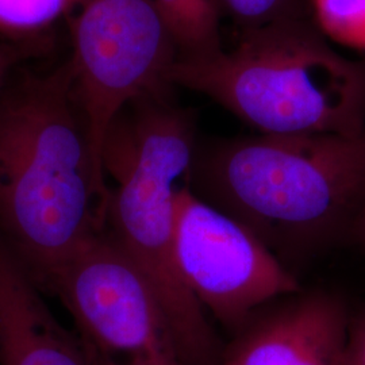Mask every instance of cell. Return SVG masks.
I'll return each mask as SVG.
<instances>
[{
    "mask_svg": "<svg viewBox=\"0 0 365 365\" xmlns=\"http://www.w3.org/2000/svg\"><path fill=\"white\" fill-rule=\"evenodd\" d=\"M107 182L69 61L0 96V240L42 291L105 229Z\"/></svg>",
    "mask_w": 365,
    "mask_h": 365,
    "instance_id": "1",
    "label": "cell"
},
{
    "mask_svg": "<svg viewBox=\"0 0 365 365\" xmlns=\"http://www.w3.org/2000/svg\"><path fill=\"white\" fill-rule=\"evenodd\" d=\"M187 182L242 222L294 272L351 244L365 207V129L197 141Z\"/></svg>",
    "mask_w": 365,
    "mask_h": 365,
    "instance_id": "2",
    "label": "cell"
},
{
    "mask_svg": "<svg viewBox=\"0 0 365 365\" xmlns=\"http://www.w3.org/2000/svg\"><path fill=\"white\" fill-rule=\"evenodd\" d=\"M172 95L145 96L106 134L105 232L144 276L176 339L184 365H218L222 352L205 309L182 280L175 248V197L195 157L196 120Z\"/></svg>",
    "mask_w": 365,
    "mask_h": 365,
    "instance_id": "3",
    "label": "cell"
},
{
    "mask_svg": "<svg viewBox=\"0 0 365 365\" xmlns=\"http://www.w3.org/2000/svg\"><path fill=\"white\" fill-rule=\"evenodd\" d=\"M170 81L209 96L261 134L365 129V57L337 52L313 16L242 31L230 52L178 58Z\"/></svg>",
    "mask_w": 365,
    "mask_h": 365,
    "instance_id": "4",
    "label": "cell"
},
{
    "mask_svg": "<svg viewBox=\"0 0 365 365\" xmlns=\"http://www.w3.org/2000/svg\"><path fill=\"white\" fill-rule=\"evenodd\" d=\"M68 24L75 93L103 173L101 152L113 120L141 98L172 95L179 52L153 0H84Z\"/></svg>",
    "mask_w": 365,
    "mask_h": 365,
    "instance_id": "5",
    "label": "cell"
},
{
    "mask_svg": "<svg viewBox=\"0 0 365 365\" xmlns=\"http://www.w3.org/2000/svg\"><path fill=\"white\" fill-rule=\"evenodd\" d=\"M88 365H184L168 318L144 276L105 229L53 277Z\"/></svg>",
    "mask_w": 365,
    "mask_h": 365,
    "instance_id": "6",
    "label": "cell"
},
{
    "mask_svg": "<svg viewBox=\"0 0 365 365\" xmlns=\"http://www.w3.org/2000/svg\"><path fill=\"white\" fill-rule=\"evenodd\" d=\"M175 248L185 286L235 331L279 297L302 291L295 274L257 235L187 182L175 197Z\"/></svg>",
    "mask_w": 365,
    "mask_h": 365,
    "instance_id": "7",
    "label": "cell"
},
{
    "mask_svg": "<svg viewBox=\"0 0 365 365\" xmlns=\"http://www.w3.org/2000/svg\"><path fill=\"white\" fill-rule=\"evenodd\" d=\"M269 304L237 331L218 365H344L351 313L341 295L299 291Z\"/></svg>",
    "mask_w": 365,
    "mask_h": 365,
    "instance_id": "8",
    "label": "cell"
},
{
    "mask_svg": "<svg viewBox=\"0 0 365 365\" xmlns=\"http://www.w3.org/2000/svg\"><path fill=\"white\" fill-rule=\"evenodd\" d=\"M0 365H88L42 289L0 240Z\"/></svg>",
    "mask_w": 365,
    "mask_h": 365,
    "instance_id": "9",
    "label": "cell"
},
{
    "mask_svg": "<svg viewBox=\"0 0 365 365\" xmlns=\"http://www.w3.org/2000/svg\"><path fill=\"white\" fill-rule=\"evenodd\" d=\"M176 43L178 58H207L221 53V0H153Z\"/></svg>",
    "mask_w": 365,
    "mask_h": 365,
    "instance_id": "10",
    "label": "cell"
},
{
    "mask_svg": "<svg viewBox=\"0 0 365 365\" xmlns=\"http://www.w3.org/2000/svg\"><path fill=\"white\" fill-rule=\"evenodd\" d=\"M84 0H0V34L33 37L69 19Z\"/></svg>",
    "mask_w": 365,
    "mask_h": 365,
    "instance_id": "11",
    "label": "cell"
},
{
    "mask_svg": "<svg viewBox=\"0 0 365 365\" xmlns=\"http://www.w3.org/2000/svg\"><path fill=\"white\" fill-rule=\"evenodd\" d=\"M223 13L229 14L242 31L274 22L312 18L310 0H221Z\"/></svg>",
    "mask_w": 365,
    "mask_h": 365,
    "instance_id": "12",
    "label": "cell"
},
{
    "mask_svg": "<svg viewBox=\"0 0 365 365\" xmlns=\"http://www.w3.org/2000/svg\"><path fill=\"white\" fill-rule=\"evenodd\" d=\"M344 365H365V310L351 314Z\"/></svg>",
    "mask_w": 365,
    "mask_h": 365,
    "instance_id": "13",
    "label": "cell"
},
{
    "mask_svg": "<svg viewBox=\"0 0 365 365\" xmlns=\"http://www.w3.org/2000/svg\"><path fill=\"white\" fill-rule=\"evenodd\" d=\"M351 244L357 245L359 248L363 249L365 252V207L359 220L353 226L352 235H351Z\"/></svg>",
    "mask_w": 365,
    "mask_h": 365,
    "instance_id": "14",
    "label": "cell"
},
{
    "mask_svg": "<svg viewBox=\"0 0 365 365\" xmlns=\"http://www.w3.org/2000/svg\"><path fill=\"white\" fill-rule=\"evenodd\" d=\"M11 66V58L9 52H6L4 49L0 48V86L4 80V76L9 71V66Z\"/></svg>",
    "mask_w": 365,
    "mask_h": 365,
    "instance_id": "15",
    "label": "cell"
}]
</instances>
